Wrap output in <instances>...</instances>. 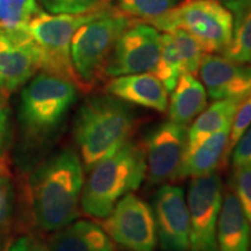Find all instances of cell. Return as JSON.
Masks as SVG:
<instances>
[{
    "mask_svg": "<svg viewBox=\"0 0 251 251\" xmlns=\"http://www.w3.org/2000/svg\"><path fill=\"white\" fill-rule=\"evenodd\" d=\"M84 185V166L70 147L59 149L31 172L28 196L36 227L54 233L76 221Z\"/></svg>",
    "mask_w": 251,
    "mask_h": 251,
    "instance_id": "1",
    "label": "cell"
},
{
    "mask_svg": "<svg viewBox=\"0 0 251 251\" xmlns=\"http://www.w3.org/2000/svg\"><path fill=\"white\" fill-rule=\"evenodd\" d=\"M133 111L112 96H94L78 108L74 136L84 170L107 158L130 140L136 127Z\"/></svg>",
    "mask_w": 251,
    "mask_h": 251,
    "instance_id": "2",
    "label": "cell"
},
{
    "mask_svg": "<svg viewBox=\"0 0 251 251\" xmlns=\"http://www.w3.org/2000/svg\"><path fill=\"white\" fill-rule=\"evenodd\" d=\"M76 84L40 72L20 93L18 124L26 148H39L57 133L68 112L76 102Z\"/></svg>",
    "mask_w": 251,
    "mask_h": 251,
    "instance_id": "3",
    "label": "cell"
},
{
    "mask_svg": "<svg viewBox=\"0 0 251 251\" xmlns=\"http://www.w3.org/2000/svg\"><path fill=\"white\" fill-rule=\"evenodd\" d=\"M146 178L144 144L128 141L89 171L80 196L84 214L105 219L119 200L137 190Z\"/></svg>",
    "mask_w": 251,
    "mask_h": 251,
    "instance_id": "4",
    "label": "cell"
},
{
    "mask_svg": "<svg viewBox=\"0 0 251 251\" xmlns=\"http://www.w3.org/2000/svg\"><path fill=\"white\" fill-rule=\"evenodd\" d=\"M135 23L136 19L109 6L78 28L71 41V61L81 91L89 92L107 77L106 67L119 36Z\"/></svg>",
    "mask_w": 251,
    "mask_h": 251,
    "instance_id": "5",
    "label": "cell"
},
{
    "mask_svg": "<svg viewBox=\"0 0 251 251\" xmlns=\"http://www.w3.org/2000/svg\"><path fill=\"white\" fill-rule=\"evenodd\" d=\"M148 24L162 31L186 30L206 54H222L233 34L231 13L218 0H184Z\"/></svg>",
    "mask_w": 251,
    "mask_h": 251,
    "instance_id": "6",
    "label": "cell"
},
{
    "mask_svg": "<svg viewBox=\"0 0 251 251\" xmlns=\"http://www.w3.org/2000/svg\"><path fill=\"white\" fill-rule=\"evenodd\" d=\"M102 11L84 14L40 12L31 19L26 28L41 50V70L72 81L79 89V80L71 61L72 37L78 28L96 19Z\"/></svg>",
    "mask_w": 251,
    "mask_h": 251,
    "instance_id": "7",
    "label": "cell"
},
{
    "mask_svg": "<svg viewBox=\"0 0 251 251\" xmlns=\"http://www.w3.org/2000/svg\"><path fill=\"white\" fill-rule=\"evenodd\" d=\"M100 226L113 242L126 251L156 250L157 233L152 208L131 192L119 200Z\"/></svg>",
    "mask_w": 251,
    "mask_h": 251,
    "instance_id": "8",
    "label": "cell"
},
{
    "mask_svg": "<svg viewBox=\"0 0 251 251\" xmlns=\"http://www.w3.org/2000/svg\"><path fill=\"white\" fill-rule=\"evenodd\" d=\"M222 194V180L218 172L191 180L187 193L190 251H218L216 229Z\"/></svg>",
    "mask_w": 251,
    "mask_h": 251,
    "instance_id": "9",
    "label": "cell"
},
{
    "mask_svg": "<svg viewBox=\"0 0 251 251\" xmlns=\"http://www.w3.org/2000/svg\"><path fill=\"white\" fill-rule=\"evenodd\" d=\"M161 55V34L147 23L137 21L119 36L109 56L106 76L153 72Z\"/></svg>",
    "mask_w": 251,
    "mask_h": 251,
    "instance_id": "10",
    "label": "cell"
},
{
    "mask_svg": "<svg viewBox=\"0 0 251 251\" xmlns=\"http://www.w3.org/2000/svg\"><path fill=\"white\" fill-rule=\"evenodd\" d=\"M41 70V50L27 28L0 27V90L12 93Z\"/></svg>",
    "mask_w": 251,
    "mask_h": 251,
    "instance_id": "11",
    "label": "cell"
},
{
    "mask_svg": "<svg viewBox=\"0 0 251 251\" xmlns=\"http://www.w3.org/2000/svg\"><path fill=\"white\" fill-rule=\"evenodd\" d=\"M187 126L165 121L153 129L144 143L146 177L149 185L177 180L187 148Z\"/></svg>",
    "mask_w": 251,
    "mask_h": 251,
    "instance_id": "12",
    "label": "cell"
},
{
    "mask_svg": "<svg viewBox=\"0 0 251 251\" xmlns=\"http://www.w3.org/2000/svg\"><path fill=\"white\" fill-rule=\"evenodd\" d=\"M152 212L161 251H190V214L183 188L163 185L153 196Z\"/></svg>",
    "mask_w": 251,
    "mask_h": 251,
    "instance_id": "13",
    "label": "cell"
},
{
    "mask_svg": "<svg viewBox=\"0 0 251 251\" xmlns=\"http://www.w3.org/2000/svg\"><path fill=\"white\" fill-rule=\"evenodd\" d=\"M198 72L206 92L213 100L244 98L251 92V65L205 52Z\"/></svg>",
    "mask_w": 251,
    "mask_h": 251,
    "instance_id": "14",
    "label": "cell"
},
{
    "mask_svg": "<svg viewBox=\"0 0 251 251\" xmlns=\"http://www.w3.org/2000/svg\"><path fill=\"white\" fill-rule=\"evenodd\" d=\"M106 93L121 101L135 103L159 113L169 106L168 90L152 72L112 77L105 85Z\"/></svg>",
    "mask_w": 251,
    "mask_h": 251,
    "instance_id": "15",
    "label": "cell"
},
{
    "mask_svg": "<svg viewBox=\"0 0 251 251\" xmlns=\"http://www.w3.org/2000/svg\"><path fill=\"white\" fill-rule=\"evenodd\" d=\"M216 240L218 251L250 250V225L231 187H228L222 194Z\"/></svg>",
    "mask_w": 251,
    "mask_h": 251,
    "instance_id": "16",
    "label": "cell"
},
{
    "mask_svg": "<svg viewBox=\"0 0 251 251\" xmlns=\"http://www.w3.org/2000/svg\"><path fill=\"white\" fill-rule=\"evenodd\" d=\"M48 251H115L114 242L101 226L79 220L54 231L47 242Z\"/></svg>",
    "mask_w": 251,
    "mask_h": 251,
    "instance_id": "17",
    "label": "cell"
},
{
    "mask_svg": "<svg viewBox=\"0 0 251 251\" xmlns=\"http://www.w3.org/2000/svg\"><path fill=\"white\" fill-rule=\"evenodd\" d=\"M230 129L231 126L224 128L185 153L177 179L201 177L214 171L220 163L224 164Z\"/></svg>",
    "mask_w": 251,
    "mask_h": 251,
    "instance_id": "18",
    "label": "cell"
},
{
    "mask_svg": "<svg viewBox=\"0 0 251 251\" xmlns=\"http://www.w3.org/2000/svg\"><path fill=\"white\" fill-rule=\"evenodd\" d=\"M207 106V92L201 81L194 75L184 72L171 92L169 120L187 126Z\"/></svg>",
    "mask_w": 251,
    "mask_h": 251,
    "instance_id": "19",
    "label": "cell"
},
{
    "mask_svg": "<svg viewBox=\"0 0 251 251\" xmlns=\"http://www.w3.org/2000/svg\"><path fill=\"white\" fill-rule=\"evenodd\" d=\"M242 99L228 98L214 100L208 108L203 109L188 129L186 152L193 150L213 134L231 126L235 113Z\"/></svg>",
    "mask_w": 251,
    "mask_h": 251,
    "instance_id": "20",
    "label": "cell"
},
{
    "mask_svg": "<svg viewBox=\"0 0 251 251\" xmlns=\"http://www.w3.org/2000/svg\"><path fill=\"white\" fill-rule=\"evenodd\" d=\"M225 6L233 17V34L222 56L251 65V0H226Z\"/></svg>",
    "mask_w": 251,
    "mask_h": 251,
    "instance_id": "21",
    "label": "cell"
},
{
    "mask_svg": "<svg viewBox=\"0 0 251 251\" xmlns=\"http://www.w3.org/2000/svg\"><path fill=\"white\" fill-rule=\"evenodd\" d=\"M152 74L162 81L169 93L172 92L181 74H184L183 62L177 46L174 37L168 31L161 34V55Z\"/></svg>",
    "mask_w": 251,
    "mask_h": 251,
    "instance_id": "22",
    "label": "cell"
},
{
    "mask_svg": "<svg viewBox=\"0 0 251 251\" xmlns=\"http://www.w3.org/2000/svg\"><path fill=\"white\" fill-rule=\"evenodd\" d=\"M15 193L8 168V158L0 161V251L11 243Z\"/></svg>",
    "mask_w": 251,
    "mask_h": 251,
    "instance_id": "23",
    "label": "cell"
},
{
    "mask_svg": "<svg viewBox=\"0 0 251 251\" xmlns=\"http://www.w3.org/2000/svg\"><path fill=\"white\" fill-rule=\"evenodd\" d=\"M40 12L37 0H0V27L25 28Z\"/></svg>",
    "mask_w": 251,
    "mask_h": 251,
    "instance_id": "24",
    "label": "cell"
},
{
    "mask_svg": "<svg viewBox=\"0 0 251 251\" xmlns=\"http://www.w3.org/2000/svg\"><path fill=\"white\" fill-rule=\"evenodd\" d=\"M177 4L178 0H117V8L137 21L148 24Z\"/></svg>",
    "mask_w": 251,
    "mask_h": 251,
    "instance_id": "25",
    "label": "cell"
},
{
    "mask_svg": "<svg viewBox=\"0 0 251 251\" xmlns=\"http://www.w3.org/2000/svg\"><path fill=\"white\" fill-rule=\"evenodd\" d=\"M168 33H170L174 37L181 62H183L184 72L196 76L199 70L202 56L205 54L202 47L190 33L184 29L177 28V29H172Z\"/></svg>",
    "mask_w": 251,
    "mask_h": 251,
    "instance_id": "26",
    "label": "cell"
},
{
    "mask_svg": "<svg viewBox=\"0 0 251 251\" xmlns=\"http://www.w3.org/2000/svg\"><path fill=\"white\" fill-rule=\"evenodd\" d=\"M50 14H84L101 11L111 6L112 0H39Z\"/></svg>",
    "mask_w": 251,
    "mask_h": 251,
    "instance_id": "27",
    "label": "cell"
},
{
    "mask_svg": "<svg viewBox=\"0 0 251 251\" xmlns=\"http://www.w3.org/2000/svg\"><path fill=\"white\" fill-rule=\"evenodd\" d=\"M251 126V92L248 93L242 99V101L238 105L237 111L235 113V117L231 124L230 136H229L228 146L226 149L224 165L228 161L229 156L233 152V149L240 137L246 133V130Z\"/></svg>",
    "mask_w": 251,
    "mask_h": 251,
    "instance_id": "28",
    "label": "cell"
},
{
    "mask_svg": "<svg viewBox=\"0 0 251 251\" xmlns=\"http://www.w3.org/2000/svg\"><path fill=\"white\" fill-rule=\"evenodd\" d=\"M231 188L240 200L241 205L250 225V248H251V165L234 168Z\"/></svg>",
    "mask_w": 251,
    "mask_h": 251,
    "instance_id": "29",
    "label": "cell"
},
{
    "mask_svg": "<svg viewBox=\"0 0 251 251\" xmlns=\"http://www.w3.org/2000/svg\"><path fill=\"white\" fill-rule=\"evenodd\" d=\"M13 141V124L8 103L0 108V158L7 157Z\"/></svg>",
    "mask_w": 251,
    "mask_h": 251,
    "instance_id": "30",
    "label": "cell"
},
{
    "mask_svg": "<svg viewBox=\"0 0 251 251\" xmlns=\"http://www.w3.org/2000/svg\"><path fill=\"white\" fill-rule=\"evenodd\" d=\"M233 151L231 162L234 168L251 165V126L235 144Z\"/></svg>",
    "mask_w": 251,
    "mask_h": 251,
    "instance_id": "31",
    "label": "cell"
},
{
    "mask_svg": "<svg viewBox=\"0 0 251 251\" xmlns=\"http://www.w3.org/2000/svg\"><path fill=\"white\" fill-rule=\"evenodd\" d=\"M8 251H48L46 247L37 242L34 237L21 236L11 241L7 247Z\"/></svg>",
    "mask_w": 251,
    "mask_h": 251,
    "instance_id": "32",
    "label": "cell"
},
{
    "mask_svg": "<svg viewBox=\"0 0 251 251\" xmlns=\"http://www.w3.org/2000/svg\"><path fill=\"white\" fill-rule=\"evenodd\" d=\"M4 158H8V157H4ZM4 158H0V161H1V159H4Z\"/></svg>",
    "mask_w": 251,
    "mask_h": 251,
    "instance_id": "33",
    "label": "cell"
},
{
    "mask_svg": "<svg viewBox=\"0 0 251 251\" xmlns=\"http://www.w3.org/2000/svg\"><path fill=\"white\" fill-rule=\"evenodd\" d=\"M7 247H8V246H7ZM4 251H8V250H7V248H6V249H5Z\"/></svg>",
    "mask_w": 251,
    "mask_h": 251,
    "instance_id": "34",
    "label": "cell"
}]
</instances>
